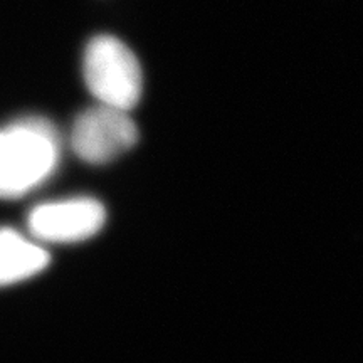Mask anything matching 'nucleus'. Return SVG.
Returning <instances> with one entry per match:
<instances>
[{"instance_id":"nucleus-2","label":"nucleus","mask_w":363,"mask_h":363,"mask_svg":"<svg viewBox=\"0 0 363 363\" xmlns=\"http://www.w3.org/2000/svg\"><path fill=\"white\" fill-rule=\"evenodd\" d=\"M84 83L99 104L130 111L143 93V72L135 52L113 35H96L86 45Z\"/></svg>"},{"instance_id":"nucleus-1","label":"nucleus","mask_w":363,"mask_h":363,"mask_svg":"<svg viewBox=\"0 0 363 363\" xmlns=\"http://www.w3.org/2000/svg\"><path fill=\"white\" fill-rule=\"evenodd\" d=\"M61 140L51 121L27 116L0 130V199L24 197L56 170Z\"/></svg>"},{"instance_id":"nucleus-5","label":"nucleus","mask_w":363,"mask_h":363,"mask_svg":"<svg viewBox=\"0 0 363 363\" xmlns=\"http://www.w3.org/2000/svg\"><path fill=\"white\" fill-rule=\"evenodd\" d=\"M49 252L17 230L0 229V288L34 278L49 266Z\"/></svg>"},{"instance_id":"nucleus-4","label":"nucleus","mask_w":363,"mask_h":363,"mask_svg":"<svg viewBox=\"0 0 363 363\" xmlns=\"http://www.w3.org/2000/svg\"><path fill=\"white\" fill-rule=\"evenodd\" d=\"M104 222L106 208L101 202L93 197H72L34 207L27 225L38 242L72 244L96 235Z\"/></svg>"},{"instance_id":"nucleus-3","label":"nucleus","mask_w":363,"mask_h":363,"mask_svg":"<svg viewBox=\"0 0 363 363\" xmlns=\"http://www.w3.org/2000/svg\"><path fill=\"white\" fill-rule=\"evenodd\" d=\"M138 142V128L128 111L116 108H89L76 118L71 130V147L81 160L108 163Z\"/></svg>"}]
</instances>
